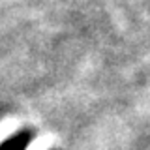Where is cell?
<instances>
[{
  "instance_id": "1",
  "label": "cell",
  "mask_w": 150,
  "mask_h": 150,
  "mask_svg": "<svg viewBox=\"0 0 150 150\" xmlns=\"http://www.w3.org/2000/svg\"><path fill=\"white\" fill-rule=\"evenodd\" d=\"M30 139H32V135H28V133H17L13 137H9L0 146V150H25L26 144L30 143Z\"/></svg>"
}]
</instances>
